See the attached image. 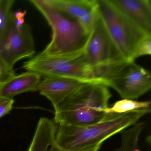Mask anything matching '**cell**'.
<instances>
[{
    "mask_svg": "<svg viewBox=\"0 0 151 151\" xmlns=\"http://www.w3.org/2000/svg\"><path fill=\"white\" fill-rule=\"evenodd\" d=\"M112 97L109 87L101 82L83 84L69 95L55 112L57 124L85 126L101 122L107 113Z\"/></svg>",
    "mask_w": 151,
    "mask_h": 151,
    "instance_id": "6da1fadb",
    "label": "cell"
},
{
    "mask_svg": "<svg viewBox=\"0 0 151 151\" xmlns=\"http://www.w3.org/2000/svg\"><path fill=\"white\" fill-rule=\"evenodd\" d=\"M151 112L141 109L122 114H110L101 122L85 126L57 124L56 139L59 145L70 151H82L102 145L114 134L137 123Z\"/></svg>",
    "mask_w": 151,
    "mask_h": 151,
    "instance_id": "7a4b0ae2",
    "label": "cell"
},
{
    "mask_svg": "<svg viewBox=\"0 0 151 151\" xmlns=\"http://www.w3.org/2000/svg\"><path fill=\"white\" fill-rule=\"evenodd\" d=\"M45 18L52 28V40L39 54L41 55L65 54L83 49L91 33L86 32L77 22L59 12L49 0H30Z\"/></svg>",
    "mask_w": 151,
    "mask_h": 151,
    "instance_id": "3957f363",
    "label": "cell"
},
{
    "mask_svg": "<svg viewBox=\"0 0 151 151\" xmlns=\"http://www.w3.org/2000/svg\"><path fill=\"white\" fill-rule=\"evenodd\" d=\"M23 68L44 77H65L86 83L101 82L95 76L87 60L85 48L79 51L55 55H37L24 63Z\"/></svg>",
    "mask_w": 151,
    "mask_h": 151,
    "instance_id": "277c9868",
    "label": "cell"
},
{
    "mask_svg": "<svg viewBox=\"0 0 151 151\" xmlns=\"http://www.w3.org/2000/svg\"><path fill=\"white\" fill-rule=\"evenodd\" d=\"M85 52L96 78L105 84L127 61L111 38L100 17L91 32Z\"/></svg>",
    "mask_w": 151,
    "mask_h": 151,
    "instance_id": "5b68a950",
    "label": "cell"
},
{
    "mask_svg": "<svg viewBox=\"0 0 151 151\" xmlns=\"http://www.w3.org/2000/svg\"><path fill=\"white\" fill-rule=\"evenodd\" d=\"M100 17L125 60L132 61L139 43L148 35L115 6L110 0H97Z\"/></svg>",
    "mask_w": 151,
    "mask_h": 151,
    "instance_id": "8992f818",
    "label": "cell"
},
{
    "mask_svg": "<svg viewBox=\"0 0 151 151\" xmlns=\"http://www.w3.org/2000/svg\"><path fill=\"white\" fill-rule=\"evenodd\" d=\"M106 84L115 90L123 99H136L151 89V73L135 61H127L107 80Z\"/></svg>",
    "mask_w": 151,
    "mask_h": 151,
    "instance_id": "52a82bcc",
    "label": "cell"
},
{
    "mask_svg": "<svg viewBox=\"0 0 151 151\" xmlns=\"http://www.w3.org/2000/svg\"><path fill=\"white\" fill-rule=\"evenodd\" d=\"M35 52L34 40L29 26L25 23L20 29H17L12 12L6 29L0 40V58L13 68L17 61L30 58Z\"/></svg>",
    "mask_w": 151,
    "mask_h": 151,
    "instance_id": "ba28073f",
    "label": "cell"
},
{
    "mask_svg": "<svg viewBox=\"0 0 151 151\" xmlns=\"http://www.w3.org/2000/svg\"><path fill=\"white\" fill-rule=\"evenodd\" d=\"M53 6L91 33L99 18L97 0H49Z\"/></svg>",
    "mask_w": 151,
    "mask_h": 151,
    "instance_id": "9c48e42d",
    "label": "cell"
},
{
    "mask_svg": "<svg viewBox=\"0 0 151 151\" xmlns=\"http://www.w3.org/2000/svg\"><path fill=\"white\" fill-rule=\"evenodd\" d=\"M86 82L65 77H46L40 82L35 91L48 99L56 112L61 103Z\"/></svg>",
    "mask_w": 151,
    "mask_h": 151,
    "instance_id": "30bf717a",
    "label": "cell"
},
{
    "mask_svg": "<svg viewBox=\"0 0 151 151\" xmlns=\"http://www.w3.org/2000/svg\"><path fill=\"white\" fill-rule=\"evenodd\" d=\"M57 124L46 117L40 119L27 151H70L63 148L56 141ZM101 145L82 151H98Z\"/></svg>",
    "mask_w": 151,
    "mask_h": 151,
    "instance_id": "8fae6325",
    "label": "cell"
},
{
    "mask_svg": "<svg viewBox=\"0 0 151 151\" xmlns=\"http://www.w3.org/2000/svg\"><path fill=\"white\" fill-rule=\"evenodd\" d=\"M110 1L147 35L151 36L150 0H110Z\"/></svg>",
    "mask_w": 151,
    "mask_h": 151,
    "instance_id": "7c38bea8",
    "label": "cell"
},
{
    "mask_svg": "<svg viewBox=\"0 0 151 151\" xmlns=\"http://www.w3.org/2000/svg\"><path fill=\"white\" fill-rule=\"evenodd\" d=\"M41 76L32 71H27L16 76L5 84L0 91V96L13 99L14 97L29 91H35L41 82Z\"/></svg>",
    "mask_w": 151,
    "mask_h": 151,
    "instance_id": "4fadbf2b",
    "label": "cell"
},
{
    "mask_svg": "<svg viewBox=\"0 0 151 151\" xmlns=\"http://www.w3.org/2000/svg\"><path fill=\"white\" fill-rule=\"evenodd\" d=\"M151 101H139L134 100L123 99L116 101L111 107L107 109L108 114H122L141 109L150 108Z\"/></svg>",
    "mask_w": 151,
    "mask_h": 151,
    "instance_id": "5bb4252c",
    "label": "cell"
},
{
    "mask_svg": "<svg viewBox=\"0 0 151 151\" xmlns=\"http://www.w3.org/2000/svg\"><path fill=\"white\" fill-rule=\"evenodd\" d=\"M14 2V0H0V40L6 29Z\"/></svg>",
    "mask_w": 151,
    "mask_h": 151,
    "instance_id": "9a60e30c",
    "label": "cell"
},
{
    "mask_svg": "<svg viewBox=\"0 0 151 151\" xmlns=\"http://www.w3.org/2000/svg\"><path fill=\"white\" fill-rule=\"evenodd\" d=\"M151 55V36L145 37L137 47L133 56L132 58V61H135L139 57L144 55Z\"/></svg>",
    "mask_w": 151,
    "mask_h": 151,
    "instance_id": "2e32d148",
    "label": "cell"
},
{
    "mask_svg": "<svg viewBox=\"0 0 151 151\" xmlns=\"http://www.w3.org/2000/svg\"><path fill=\"white\" fill-rule=\"evenodd\" d=\"M16 76L13 68L0 58V84H5Z\"/></svg>",
    "mask_w": 151,
    "mask_h": 151,
    "instance_id": "e0dca14e",
    "label": "cell"
},
{
    "mask_svg": "<svg viewBox=\"0 0 151 151\" xmlns=\"http://www.w3.org/2000/svg\"><path fill=\"white\" fill-rule=\"evenodd\" d=\"M14 102V99L0 96V118L9 113L12 109Z\"/></svg>",
    "mask_w": 151,
    "mask_h": 151,
    "instance_id": "ac0fdd59",
    "label": "cell"
},
{
    "mask_svg": "<svg viewBox=\"0 0 151 151\" xmlns=\"http://www.w3.org/2000/svg\"><path fill=\"white\" fill-rule=\"evenodd\" d=\"M27 11L26 10L22 11L18 10L14 13V17L15 20L16 26L18 29H20L24 24V17L26 15Z\"/></svg>",
    "mask_w": 151,
    "mask_h": 151,
    "instance_id": "d6986e66",
    "label": "cell"
},
{
    "mask_svg": "<svg viewBox=\"0 0 151 151\" xmlns=\"http://www.w3.org/2000/svg\"><path fill=\"white\" fill-rule=\"evenodd\" d=\"M4 84H0V91L1 90V88H2V86H3Z\"/></svg>",
    "mask_w": 151,
    "mask_h": 151,
    "instance_id": "ffe728a7",
    "label": "cell"
},
{
    "mask_svg": "<svg viewBox=\"0 0 151 151\" xmlns=\"http://www.w3.org/2000/svg\"><path fill=\"white\" fill-rule=\"evenodd\" d=\"M134 151H140V150H139V149L138 147H137V148H136V149H135V150H134Z\"/></svg>",
    "mask_w": 151,
    "mask_h": 151,
    "instance_id": "44dd1931",
    "label": "cell"
}]
</instances>
